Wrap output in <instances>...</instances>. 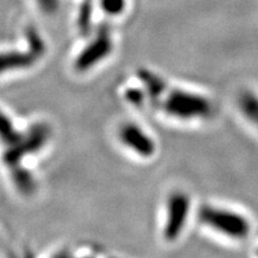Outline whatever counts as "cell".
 <instances>
[{
  "label": "cell",
  "instance_id": "1",
  "mask_svg": "<svg viewBox=\"0 0 258 258\" xmlns=\"http://www.w3.org/2000/svg\"><path fill=\"white\" fill-rule=\"evenodd\" d=\"M139 78L146 86L152 104L173 117L182 120L206 118L212 114V104L205 97L183 90L169 88L157 74L139 71Z\"/></svg>",
  "mask_w": 258,
  "mask_h": 258
},
{
  "label": "cell",
  "instance_id": "2",
  "mask_svg": "<svg viewBox=\"0 0 258 258\" xmlns=\"http://www.w3.org/2000/svg\"><path fill=\"white\" fill-rule=\"evenodd\" d=\"M200 221L212 230L233 239H244L250 233V222L238 213L228 209L205 206L199 212Z\"/></svg>",
  "mask_w": 258,
  "mask_h": 258
},
{
  "label": "cell",
  "instance_id": "3",
  "mask_svg": "<svg viewBox=\"0 0 258 258\" xmlns=\"http://www.w3.org/2000/svg\"><path fill=\"white\" fill-rule=\"evenodd\" d=\"M50 128L46 123H37L32 125L28 134L22 137L17 143L10 145L8 150L5 151L4 159L5 164L9 167H15L19 165L21 160L32 152H36L46 144L49 139Z\"/></svg>",
  "mask_w": 258,
  "mask_h": 258
},
{
  "label": "cell",
  "instance_id": "4",
  "mask_svg": "<svg viewBox=\"0 0 258 258\" xmlns=\"http://www.w3.org/2000/svg\"><path fill=\"white\" fill-rule=\"evenodd\" d=\"M189 213V199L185 194L176 192L170 196L167 203V221L165 225V238L175 240L184 227Z\"/></svg>",
  "mask_w": 258,
  "mask_h": 258
},
{
  "label": "cell",
  "instance_id": "5",
  "mask_svg": "<svg viewBox=\"0 0 258 258\" xmlns=\"http://www.w3.org/2000/svg\"><path fill=\"white\" fill-rule=\"evenodd\" d=\"M112 49V43L110 40V35H109V29L106 27H102L99 29L98 35H97L96 40L89 44L88 48H85L78 59L76 60V70L86 71L91 69L93 64L99 62L102 59L108 55Z\"/></svg>",
  "mask_w": 258,
  "mask_h": 258
},
{
  "label": "cell",
  "instance_id": "6",
  "mask_svg": "<svg viewBox=\"0 0 258 258\" xmlns=\"http://www.w3.org/2000/svg\"><path fill=\"white\" fill-rule=\"evenodd\" d=\"M121 140L143 157H151L156 151V145L152 139L147 137L140 128L135 124H125L121 128Z\"/></svg>",
  "mask_w": 258,
  "mask_h": 258
},
{
  "label": "cell",
  "instance_id": "7",
  "mask_svg": "<svg viewBox=\"0 0 258 258\" xmlns=\"http://www.w3.org/2000/svg\"><path fill=\"white\" fill-rule=\"evenodd\" d=\"M38 56L32 51L22 53V51H6L0 53V73L6 71L25 69L36 62Z\"/></svg>",
  "mask_w": 258,
  "mask_h": 258
},
{
  "label": "cell",
  "instance_id": "8",
  "mask_svg": "<svg viewBox=\"0 0 258 258\" xmlns=\"http://www.w3.org/2000/svg\"><path fill=\"white\" fill-rule=\"evenodd\" d=\"M11 175L15 185L17 186V189L22 194H24V195H31L35 191L36 183H35L34 177H32L31 173L27 169H24L21 165L11 167Z\"/></svg>",
  "mask_w": 258,
  "mask_h": 258
},
{
  "label": "cell",
  "instance_id": "9",
  "mask_svg": "<svg viewBox=\"0 0 258 258\" xmlns=\"http://www.w3.org/2000/svg\"><path fill=\"white\" fill-rule=\"evenodd\" d=\"M239 108L245 117L258 127V97L251 91L243 92L239 98Z\"/></svg>",
  "mask_w": 258,
  "mask_h": 258
},
{
  "label": "cell",
  "instance_id": "10",
  "mask_svg": "<svg viewBox=\"0 0 258 258\" xmlns=\"http://www.w3.org/2000/svg\"><path fill=\"white\" fill-rule=\"evenodd\" d=\"M23 137V134L18 133L16 131L12 122L9 120V117L4 112L0 111V140L5 145H14Z\"/></svg>",
  "mask_w": 258,
  "mask_h": 258
},
{
  "label": "cell",
  "instance_id": "11",
  "mask_svg": "<svg viewBox=\"0 0 258 258\" xmlns=\"http://www.w3.org/2000/svg\"><path fill=\"white\" fill-rule=\"evenodd\" d=\"M27 36L29 44H30V50L40 57L44 53V43L38 32L34 28H29L27 30Z\"/></svg>",
  "mask_w": 258,
  "mask_h": 258
},
{
  "label": "cell",
  "instance_id": "12",
  "mask_svg": "<svg viewBox=\"0 0 258 258\" xmlns=\"http://www.w3.org/2000/svg\"><path fill=\"white\" fill-rule=\"evenodd\" d=\"M91 21V0H84L79 14V28L84 34L89 31Z\"/></svg>",
  "mask_w": 258,
  "mask_h": 258
},
{
  "label": "cell",
  "instance_id": "13",
  "mask_svg": "<svg viewBox=\"0 0 258 258\" xmlns=\"http://www.w3.org/2000/svg\"><path fill=\"white\" fill-rule=\"evenodd\" d=\"M101 6L109 15H120L125 8V0H101Z\"/></svg>",
  "mask_w": 258,
  "mask_h": 258
},
{
  "label": "cell",
  "instance_id": "14",
  "mask_svg": "<svg viewBox=\"0 0 258 258\" xmlns=\"http://www.w3.org/2000/svg\"><path fill=\"white\" fill-rule=\"evenodd\" d=\"M38 5L46 14H54L57 9V0H37Z\"/></svg>",
  "mask_w": 258,
  "mask_h": 258
},
{
  "label": "cell",
  "instance_id": "15",
  "mask_svg": "<svg viewBox=\"0 0 258 258\" xmlns=\"http://www.w3.org/2000/svg\"><path fill=\"white\" fill-rule=\"evenodd\" d=\"M125 97H127V99L129 102L134 103V104H140L144 99L143 93L139 91V90H135V89L128 90L127 93H125Z\"/></svg>",
  "mask_w": 258,
  "mask_h": 258
}]
</instances>
